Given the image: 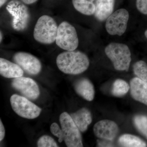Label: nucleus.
Here are the masks:
<instances>
[{"label":"nucleus","mask_w":147,"mask_h":147,"mask_svg":"<svg viewBox=\"0 0 147 147\" xmlns=\"http://www.w3.org/2000/svg\"><path fill=\"white\" fill-rule=\"evenodd\" d=\"M57 66L61 71L66 74L77 75L88 68L90 61L85 53L81 51H66L58 55Z\"/></svg>","instance_id":"nucleus-1"},{"label":"nucleus","mask_w":147,"mask_h":147,"mask_svg":"<svg viewBox=\"0 0 147 147\" xmlns=\"http://www.w3.org/2000/svg\"><path fill=\"white\" fill-rule=\"evenodd\" d=\"M105 52L116 70L128 71L131 59V52L127 45L123 43L112 42L106 46Z\"/></svg>","instance_id":"nucleus-2"},{"label":"nucleus","mask_w":147,"mask_h":147,"mask_svg":"<svg viewBox=\"0 0 147 147\" xmlns=\"http://www.w3.org/2000/svg\"><path fill=\"white\" fill-rule=\"evenodd\" d=\"M58 27L51 16L43 15L37 21L34 30L36 41L44 44H51L56 40Z\"/></svg>","instance_id":"nucleus-3"},{"label":"nucleus","mask_w":147,"mask_h":147,"mask_svg":"<svg viewBox=\"0 0 147 147\" xmlns=\"http://www.w3.org/2000/svg\"><path fill=\"white\" fill-rule=\"evenodd\" d=\"M7 11L12 17L11 25L14 30L22 31L28 26L30 14L28 8L19 0H11L6 7Z\"/></svg>","instance_id":"nucleus-4"},{"label":"nucleus","mask_w":147,"mask_h":147,"mask_svg":"<svg viewBox=\"0 0 147 147\" xmlns=\"http://www.w3.org/2000/svg\"><path fill=\"white\" fill-rule=\"evenodd\" d=\"M59 121L64 136V141L68 147H82V135L71 116L64 112L60 115Z\"/></svg>","instance_id":"nucleus-5"},{"label":"nucleus","mask_w":147,"mask_h":147,"mask_svg":"<svg viewBox=\"0 0 147 147\" xmlns=\"http://www.w3.org/2000/svg\"><path fill=\"white\" fill-rule=\"evenodd\" d=\"M55 42L58 47L63 50H76L79 45V41L75 28L67 21L62 22L58 26Z\"/></svg>","instance_id":"nucleus-6"},{"label":"nucleus","mask_w":147,"mask_h":147,"mask_svg":"<svg viewBox=\"0 0 147 147\" xmlns=\"http://www.w3.org/2000/svg\"><path fill=\"white\" fill-rule=\"evenodd\" d=\"M10 100L12 109L21 117L29 119H35L42 111L41 108L26 97L14 94L11 96Z\"/></svg>","instance_id":"nucleus-7"},{"label":"nucleus","mask_w":147,"mask_h":147,"mask_svg":"<svg viewBox=\"0 0 147 147\" xmlns=\"http://www.w3.org/2000/svg\"><path fill=\"white\" fill-rule=\"evenodd\" d=\"M129 18L128 11L120 9L111 14L106 19L105 29L111 35L121 36L126 31Z\"/></svg>","instance_id":"nucleus-8"},{"label":"nucleus","mask_w":147,"mask_h":147,"mask_svg":"<svg viewBox=\"0 0 147 147\" xmlns=\"http://www.w3.org/2000/svg\"><path fill=\"white\" fill-rule=\"evenodd\" d=\"M11 85L14 89L30 100H36L40 94L38 84L33 79L28 77L21 76L14 78Z\"/></svg>","instance_id":"nucleus-9"},{"label":"nucleus","mask_w":147,"mask_h":147,"mask_svg":"<svg viewBox=\"0 0 147 147\" xmlns=\"http://www.w3.org/2000/svg\"><path fill=\"white\" fill-rule=\"evenodd\" d=\"M14 61L28 74L36 75L40 72L42 65L39 60L30 53L18 52L13 57Z\"/></svg>","instance_id":"nucleus-10"},{"label":"nucleus","mask_w":147,"mask_h":147,"mask_svg":"<svg viewBox=\"0 0 147 147\" xmlns=\"http://www.w3.org/2000/svg\"><path fill=\"white\" fill-rule=\"evenodd\" d=\"M94 132L99 139L108 141H113L119 133V128L117 124L109 120L99 121L94 125Z\"/></svg>","instance_id":"nucleus-11"},{"label":"nucleus","mask_w":147,"mask_h":147,"mask_svg":"<svg viewBox=\"0 0 147 147\" xmlns=\"http://www.w3.org/2000/svg\"><path fill=\"white\" fill-rule=\"evenodd\" d=\"M130 88L134 100L147 105V82L135 77L130 81Z\"/></svg>","instance_id":"nucleus-12"},{"label":"nucleus","mask_w":147,"mask_h":147,"mask_svg":"<svg viewBox=\"0 0 147 147\" xmlns=\"http://www.w3.org/2000/svg\"><path fill=\"white\" fill-rule=\"evenodd\" d=\"M24 70L16 63L4 58L0 59V74L6 78H16L24 75Z\"/></svg>","instance_id":"nucleus-13"},{"label":"nucleus","mask_w":147,"mask_h":147,"mask_svg":"<svg viewBox=\"0 0 147 147\" xmlns=\"http://www.w3.org/2000/svg\"><path fill=\"white\" fill-rule=\"evenodd\" d=\"M70 116L74 123L82 132L86 131L92 121L91 113L89 109L86 108H81L77 112L71 114Z\"/></svg>","instance_id":"nucleus-14"},{"label":"nucleus","mask_w":147,"mask_h":147,"mask_svg":"<svg viewBox=\"0 0 147 147\" xmlns=\"http://www.w3.org/2000/svg\"><path fill=\"white\" fill-rule=\"evenodd\" d=\"M74 88L76 93L85 100L91 101L94 98V87L88 79L82 78L76 81Z\"/></svg>","instance_id":"nucleus-15"},{"label":"nucleus","mask_w":147,"mask_h":147,"mask_svg":"<svg viewBox=\"0 0 147 147\" xmlns=\"http://www.w3.org/2000/svg\"><path fill=\"white\" fill-rule=\"evenodd\" d=\"M115 0H96L94 15L98 21H105L113 13Z\"/></svg>","instance_id":"nucleus-16"},{"label":"nucleus","mask_w":147,"mask_h":147,"mask_svg":"<svg viewBox=\"0 0 147 147\" xmlns=\"http://www.w3.org/2000/svg\"><path fill=\"white\" fill-rule=\"evenodd\" d=\"M95 0H72L74 7L77 11L84 15L90 16L94 14Z\"/></svg>","instance_id":"nucleus-17"},{"label":"nucleus","mask_w":147,"mask_h":147,"mask_svg":"<svg viewBox=\"0 0 147 147\" xmlns=\"http://www.w3.org/2000/svg\"><path fill=\"white\" fill-rule=\"evenodd\" d=\"M118 142L121 146L126 147H145L146 143L139 137L130 134H124L119 138Z\"/></svg>","instance_id":"nucleus-18"},{"label":"nucleus","mask_w":147,"mask_h":147,"mask_svg":"<svg viewBox=\"0 0 147 147\" xmlns=\"http://www.w3.org/2000/svg\"><path fill=\"white\" fill-rule=\"evenodd\" d=\"M129 88V85L124 80L117 79L113 84L112 93L114 96L121 97L127 93Z\"/></svg>","instance_id":"nucleus-19"},{"label":"nucleus","mask_w":147,"mask_h":147,"mask_svg":"<svg viewBox=\"0 0 147 147\" xmlns=\"http://www.w3.org/2000/svg\"><path fill=\"white\" fill-rule=\"evenodd\" d=\"M133 122L137 130L147 139V116L137 115L134 117Z\"/></svg>","instance_id":"nucleus-20"},{"label":"nucleus","mask_w":147,"mask_h":147,"mask_svg":"<svg viewBox=\"0 0 147 147\" xmlns=\"http://www.w3.org/2000/svg\"><path fill=\"white\" fill-rule=\"evenodd\" d=\"M133 71L137 77L147 82V64L145 62L140 61L134 63Z\"/></svg>","instance_id":"nucleus-21"},{"label":"nucleus","mask_w":147,"mask_h":147,"mask_svg":"<svg viewBox=\"0 0 147 147\" xmlns=\"http://www.w3.org/2000/svg\"><path fill=\"white\" fill-rule=\"evenodd\" d=\"M38 147H59L56 141L49 135H43L40 137L37 142Z\"/></svg>","instance_id":"nucleus-22"},{"label":"nucleus","mask_w":147,"mask_h":147,"mask_svg":"<svg viewBox=\"0 0 147 147\" xmlns=\"http://www.w3.org/2000/svg\"><path fill=\"white\" fill-rule=\"evenodd\" d=\"M50 131L53 135L59 138L58 142L61 143L64 141L63 132L61 128L56 123H53L50 126Z\"/></svg>","instance_id":"nucleus-23"},{"label":"nucleus","mask_w":147,"mask_h":147,"mask_svg":"<svg viewBox=\"0 0 147 147\" xmlns=\"http://www.w3.org/2000/svg\"><path fill=\"white\" fill-rule=\"evenodd\" d=\"M136 6L141 13L147 14V0H137Z\"/></svg>","instance_id":"nucleus-24"},{"label":"nucleus","mask_w":147,"mask_h":147,"mask_svg":"<svg viewBox=\"0 0 147 147\" xmlns=\"http://www.w3.org/2000/svg\"><path fill=\"white\" fill-rule=\"evenodd\" d=\"M5 136V129L1 120H0V141L1 142Z\"/></svg>","instance_id":"nucleus-25"},{"label":"nucleus","mask_w":147,"mask_h":147,"mask_svg":"<svg viewBox=\"0 0 147 147\" xmlns=\"http://www.w3.org/2000/svg\"><path fill=\"white\" fill-rule=\"evenodd\" d=\"M37 1L38 0H21L22 2L27 5L32 4Z\"/></svg>","instance_id":"nucleus-26"},{"label":"nucleus","mask_w":147,"mask_h":147,"mask_svg":"<svg viewBox=\"0 0 147 147\" xmlns=\"http://www.w3.org/2000/svg\"><path fill=\"white\" fill-rule=\"evenodd\" d=\"M7 1V0H0V6L1 7Z\"/></svg>","instance_id":"nucleus-27"},{"label":"nucleus","mask_w":147,"mask_h":147,"mask_svg":"<svg viewBox=\"0 0 147 147\" xmlns=\"http://www.w3.org/2000/svg\"><path fill=\"white\" fill-rule=\"evenodd\" d=\"M2 34L1 32V39H0V41H1V42L2 40Z\"/></svg>","instance_id":"nucleus-28"},{"label":"nucleus","mask_w":147,"mask_h":147,"mask_svg":"<svg viewBox=\"0 0 147 147\" xmlns=\"http://www.w3.org/2000/svg\"><path fill=\"white\" fill-rule=\"evenodd\" d=\"M145 35L146 36L147 39V30H146V31L145 32Z\"/></svg>","instance_id":"nucleus-29"}]
</instances>
